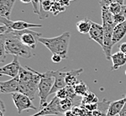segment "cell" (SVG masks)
<instances>
[{
    "label": "cell",
    "instance_id": "1",
    "mask_svg": "<svg viewBox=\"0 0 126 116\" xmlns=\"http://www.w3.org/2000/svg\"><path fill=\"white\" fill-rule=\"evenodd\" d=\"M20 87L19 93L26 95L32 100L39 95V85L40 82V77L34 72L33 69L27 67H21L19 75Z\"/></svg>",
    "mask_w": 126,
    "mask_h": 116
},
{
    "label": "cell",
    "instance_id": "2",
    "mask_svg": "<svg viewBox=\"0 0 126 116\" xmlns=\"http://www.w3.org/2000/svg\"><path fill=\"white\" fill-rule=\"evenodd\" d=\"M0 42H2L5 46L6 55H12L14 56L30 59L35 56L33 49L22 44L18 38L13 33L12 30L8 33L0 35Z\"/></svg>",
    "mask_w": 126,
    "mask_h": 116
},
{
    "label": "cell",
    "instance_id": "3",
    "mask_svg": "<svg viewBox=\"0 0 126 116\" xmlns=\"http://www.w3.org/2000/svg\"><path fill=\"white\" fill-rule=\"evenodd\" d=\"M102 26L104 28V46L102 49L104 51L107 60H111L112 47H113V32L115 27L114 22V15L112 14L107 7H101Z\"/></svg>",
    "mask_w": 126,
    "mask_h": 116
},
{
    "label": "cell",
    "instance_id": "4",
    "mask_svg": "<svg viewBox=\"0 0 126 116\" xmlns=\"http://www.w3.org/2000/svg\"><path fill=\"white\" fill-rule=\"evenodd\" d=\"M70 38L71 33L67 31L61 34L58 37H55V38H42L40 37L38 39V40L39 42L43 44L50 52L59 55L63 57V59H65L68 53Z\"/></svg>",
    "mask_w": 126,
    "mask_h": 116
},
{
    "label": "cell",
    "instance_id": "5",
    "mask_svg": "<svg viewBox=\"0 0 126 116\" xmlns=\"http://www.w3.org/2000/svg\"><path fill=\"white\" fill-rule=\"evenodd\" d=\"M40 77V82L39 85V97L40 98L39 102V110L46 106L47 104V97L50 95V91L55 83V78L52 74V71L47 72H39L34 71Z\"/></svg>",
    "mask_w": 126,
    "mask_h": 116
},
{
    "label": "cell",
    "instance_id": "6",
    "mask_svg": "<svg viewBox=\"0 0 126 116\" xmlns=\"http://www.w3.org/2000/svg\"><path fill=\"white\" fill-rule=\"evenodd\" d=\"M12 32L21 40L22 44L29 46L30 48L35 49L37 46V41H39L38 39L42 37V34L39 32L34 31L32 29H24V30H14Z\"/></svg>",
    "mask_w": 126,
    "mask_h": 116
},
{
    "label": "cell",
    "instance_id": "7",
    "mask_svg": "<svg viewBox=\"0 0 126 116\" xmlns=\"http://www.w3.org/2000/svg\"><path fill=\"white\" fill-rule=\"evenodd\" d=\"M12 97L14 104L17 108L18 114H22V112L29 110V109H32V110L37 109L36 106H34L32 104V100L28 96L22 93H19V92L14 93L12 94Z\"/></svg>",
    "mask_w": 126,
    "mask_h": 116
},
{
    "label": "cell",
    "instance_id": "8",
    "mask_svg": "<svg viewBox=\"0 0 126 116\" xmlns=\"http://www.w3.org/2000/svg\"><path fill=\"white\" fill-rule=\"evenodd\" d=\"M62 114H64V113L61 109L60 99H59L58 97H55L49 104H47L44 108L40 109L39 113H37L36 114H33L32 116H45V115L60 116Z\"/></svg>",
    "mask_w": 126,
    "mask_h": 116
},
{
    "label": "cell",
    "instance_id": "9",
    "mask_svg": "<svg viewBox=\"0 0 126 116\" xmlns=\"http://www.w3.org/2000/svg\"><path fill=\"white\" fill-rule=\"evenodd\" d=\"M0 22L2 24L6 25L14 30H24V29H31L32 28H42L41 24H34V23L26 22L24 21H11L10 19L5 17H0Z\"/></svg>",
    "mask_w": 126,
    "mask_h": 116
},
{
    "label": "cell",
    "instance_id": "10",
    "mask_svg": "<svg viewBox=\"0 0 126 116\" xmlns=\"http://www.w3.org/2000/svg\"><path fill=\"white\" fill-rule=\"evenodd\" d=\"M21 67L22 66L19 63L18 56H15L11 63L0 68V75H6L8 77L15 78L19 75Z\"/></svg>",
    "mask_w": 126,
    "mask_h": 116
},
{
    "label": "cell",
    "instance_id": "11",
    "mask_svg": "<svg viewBox=\"0 0 126 116\" xmlns=\"http://www.w3.org/2000/svg\"><path fill=\"white\" fill-rule=\"evenodd\" d=\"M20 80L19 77L12 78L7 81L0 82V92L2 94H14L19 92Z\"/></svg>",
    "mask_w": 126,
    "mask_h": 116
},
{
    "label": "cell",
    "instance_id": "12",
    "mask_svg": "<svg viewBox=\"0 0 126 116\" xmlns=\"http://www.w3.org/2000/svg\"><path fill=\"white\" fill-rule=\"evenodd\" d=\"M89 35L90 39L97 42L101 47L104 46V28L102 25L92 22V27Z\"/></svg>",
    "mask_w": 126,
    "mask_h": 116
},
{
    "label": "cell",
    "instance_id": "13",
    "mask_svg": "<svg viewBox=\"0 0 126 116\" xmlns=\"http://www.w3.org/2000/svg\"><path fill=\"white\" fill-rule=\"evenodd\" d=\"M52 74L55 78V83L50 91V95L56 93L59 89H62L65 87L67 85L65 82V76L66 72L63 71H52Z\"/></svg>",
    "mask_w": 126,
    "mask_h": 116
},
{
    "label": "cell",
    "instance_id": "14",
    "mask_svg": "<svg viewBox=\"0 0 126 116\" xmlns=\"http://www.w3.org/2000/svg\"><path fill=\"white\" fill-rule=\"evenodd\" d=\"M126 103V97H124L122 99L116 100V101L110 102L107 107V116H117L120 114L122 109L124 108V104Z\"/></svg>",
    "mask_w": 126,
    "mask_h": 116
},
{
    "label": "cell",
    "instance_id": "15",
    "mask_svg": "<svg viewBox=\"0 0 126 116\" xmlns=\"http://www.w3.org/2000/svg\"><path fill=\"white\" fill-rule=\"evenodd\" d=\"M17 0H0V16L10 19V15Z\"/></svg>",
    "mask_w": 126,
    "mask_h": 116
},
{
    "label": "cell",
    "instance_id": "16",
    "mask_svg": "<svg viewBox=\"0 0 126 116\" xmlns=\"http://www.w3.org/2000/svg\"><path fill=\"white\" fill-rule=\"evenodd\" d=\"M126 35V22L116 24L113 32V45L120 42Z\"/></svg>",
    "mask_w": 126,
    "mask_h": 116
},
{
    "label": "cell",
    "instance_id": "17",
    "mask_svg": "<svg viewBox=\"0 0 126 116\" xmlns=\"http://www.w3.org/2000/svg\"><path fill=\"white\" fill-rule=\"evenodd\" d=\"M111 60L113 62V66L111 68V71L118 70L119 68L124 66L126 63V56L125 54L122 53V52H116L112 55Z\"/></svg>",
    "mask_w": 126,
    "mask_h": 116
},
{
    "label": "cell",
    "instance_id": "18",
    "mask_svg": "<svg viewBox=\"0 0 126 116\" xmlns=\"http://www.w3.org/2000/svg\"><path fill=\"white\" fill-rule=\"evenodd\" d=\"M82 69H79V70H73L71 72H66V76H65V82L67 86H71V87H74L79 80H77V76L80 74V72H82Z\"/></svg>",
    "mask_w": 126,
    "mask_h": 116
},
{
    "label": "cell",
    "instance_id": "19",
    "mask_svg": "<svg viewBox=\"0 0 126 116\" xmlns=\"http://www.w3.org/2000/svg\"><path fill=\"white\" fill-rule=\"evenodd\" d=\"M77 30L81 34H87L90 33L91 27H92V22L89 18H84L80 20L76 23Z\"/></svg>",
    "mask_w": 126,
    "mask_h": 116
},
{
    "label": "cell",
    "instance_id": "20",
    "mask_svg": "<svg viewBox=\"0 0 126 116\" xmlns=\"http://www.w3.org/2000/svg\"><path fill=\"white\" fill-rule=\"evenodd\" d=\"M74 91L76 93V96L80 97H85L89 93V88L86 83L83 81H79L77 84L74 86Z\"/></svg>",
    "mask_w": 126,
    "mask_h": 116
},
{
    "label": "cell",
    "instance_id": "21",
    "mask_svg": "<svg viewBox=\"0 0 126 116\" xmlns=\"http://www.w3.org/2000/svg\"><path fill=\"white\" fill-rule=\"evenodd\" d=\"M72 105H73V99H71V98H65V99L60 100V106L63 113L71 110Z\"/></svg>",
    "mask_w": 126,
    "mask_h": 116
},
{
    "label": "cell",
    "instance_id": "22",
    "mask_svg": "<svg viewBox=\"0 0 126 116\" xmlns=\"http://www.w3.org/2000/svg\"><path fill=\"white\" fill-rule=\"evenodd\" d=\"M122 9H123V5L119 4L117 2H113L112 4H110V5L108 6V10L110 11L112 14H117L119 13L122 12Z\"/></svg>",
    "mask_w": 126,
    "mask_h": 116
},
{
    "label": "cell",
    "instance_id": "23",
    "mask_svg": "<svg viewBox=\"0 0 126 116\" xmlns=\"http://www.w3.org/2000/svg\"><path fill=\"white\" fill-rule=\"evenodd\" d=\"M83 97H84V98H83V102H84V103L86 102V104H97V101H98L97 96H96L94 93L90 92V91H89V93Z\"/></svg>",
    "mask_w": 126,
    "mask_h": 116
},
{
    "label": "cell",
    "instance_id": "24",
    "mask_svg": "<svg viewBox=\"0 0 126 116\" xmlns=\"http://www.w3.org/2000/svg\"><path fill=\"white\" fill-rule=\"evenodd\" d=\"M63 11H65V6H63V5H62L61 4H59L56 0V2L54 3L53 6H52L51 13H52L54 15H56V14H58L59 13L63 12Z\"/></svg>",
    "mask_w": 126,
    "mask_h": 116
},
{
    "label": "cell",
    "instance_id": "25",
    "mask_svg": "<svg viewBox=\"0 0 126 116\" xmlns=\"http://www.w3.org/2000/svg\"><path fill=\"white\" fill-rule=\"evenodd\" d=\"M56 97H58L60 100L65 99V98H69V94H68V89L67 86L65 87H63L62 89H59L58 91L56 93Z\"/></svg>",
    "mask_w": 126,
    "mask_h": 116
},
{
    "label": "cell",
    "instance_id": "26",
    "mask_svg": "<svg viewBox=\"0 0 126 116\" xmlns=\"http://www.w3.org/2000/svg\"><path fill=\"white\" fill-rule=\"evenodd\" d=\"M124 22H126V18L122 12L114 15V22L115 24H120V23H123Z\"/></svg>",
    "mask_w": 126,
    "mask_h": 116
},
{
    "label": "cell",
    "instance_id": "27",
    "mask_svg": "<svg viewBox=\"0 0 126 116\" xmlns=\"http://www.w3.org/2000/svg\"><path fill=\"white\" fill-rule=\"evenodd\" d=\"M32 5H33L34 14H36L39 16V14H40V2H39V0H35L32 3Z\"/></svg>",
    "mask_w": 126,
    "mask_h": 116
},
{
    "label": "cell",
    "instance_id": "28",
    "mask_svg": "<svg viewBox=\"0 0 126 116\" xmlns=\"http://www.w3.org/2000/svg\"><path fill=\"white\" fill-rule=\"evenodd\" d=\"M114 2V0H100L99 1V5L100 7H107L110 5V4Z\"/></svg>",
    "mask_w": 126,
    "mask_h": 116
},
{
    "label": "cell",
    "instance_id": "29",
    "mask_svg": "<svg viewBox=\"0 0 126 116\" xmlns=\"http://www.w3.org/2000/svg\"><path fill=\"white\" fill-rule=\"evenodd\" d=\"M51 60H52V62L53 63H60L61 61L63 60V57L61 56H59V55H56V54H53L52 55V57H51Z\"/></svg>",
    "mask_w": 126,
    "mask_h": 116
},
{
    "label": "cell",
    "instance_id": "30",
    "mask_svg": "<svg viewBox=\"0 0 126 116\" xmlns=\"http://www.w3.org/2000/svg\"><path fill=\"white\" fill-rule=\"evenodd\" d=\"M85 107L90 111H96V109L97 108V104H87Z\"/></svg>",
    "mask_w": 126,
    "mask_h": 116
},
{
    "label": "cell",
    "instance_id": "31",
    "mask_svg": "<svg viewBox=\"0 0 126 116\" xmlns=\"http://www.w3.org/2000/svg\"><path fill=\"white\" fill-rule=\"evenodd\" d=\"M56 1H57L59 4H61L62 5L65 6V7L70 5V2H71V0H56Z\"/></svg>",
    "mask_w": 126,
    "mask_h": 116
},
{
    "label": "cell",
    "instance_id": "32",
    "mask_svg": "<svg viewBox=\"0 0 126 116\" xmlns=\"http://www.w3.org/2000/svg\"><path fill=\"white\" fill-rule=\"evenodd\" d=\"M119 50L120 52L124 54H126V42H124V43H122L120 46H119Z\"/></svg>",
    "mask_w": 126,
    "mask_h": 116
},
{
    "label": "cell",
    "instance_id": "33",
    "mask_svg": "<svg viewBox=\"0 0 126 116\" xmlns=\"http://www.w3.org/2000/svg\"><path fill=\"white\" fill-rule=\"evenodd\" d=\"M63 116H77V114H74V111H73H73H72V110H69V111L64 113Z\"/></svg>",
    "mask_w": 126,
    "mask_h": 116
},
{
    "label": "cell",
    "instance_id": "34",
    "mask_svg": "<svg viewBox=\"0 0 126 116\" xmlns=\"http://www.w3.org/2000/svg\"><path fill=\"white\" fill-rule=\"evenodd\" d=\"M92 116H107V114H103V113H100L99 111H94L93 112V114H92Z\"/></svg>",
    "mask_w": 126,
    "mask_h": 116
},
{
    "label": "cell",
    "instance_id": "35",
    "mask_svg": "<svg viewBox=\"0 0 126 116\" xmlns=\"http://www.w3.org/2000/svg\"><path fill=\"white\" fill-rule=\"evenodd\" d=\"M119 116H126V103L125 104H124V108L122 109L121 113H120V114H119Z\"/></svg>",
    "mask_w": 126,
    "mask_h": 116
},
{
    "label": "cell",
    "instance_id": "36",
    "mask_svg": "<svg viewBox=\"0 0 126 116\" xmlns=\"http://www.w3.org/2000/svg\"><path fill=\"white\" fill-rule=\"evenodd\" d=\"M20 1L23 4H29V3H33L35 0H20Z\"/></svg>",
    "mask_w": 126,
    "mask_h": 116
},
{
    "label": "cell",
    "instance_id": "37",
    "mask_svg": "<svg viewBox=\"0 0 126 116\" xmlns=\"http://www.w3.org/2000/svg\"><path fill=\"white\" fill-rule=\"evenodd\" d=\"M122 13L124 14V16H125L126 18V5H123V9H122Z\"/></svg>",
    "mask_w": 126,
    "mask_h": 116
},
{
    "label": "cell",
    "instance_id": "38",
    "mask_svg": "<svg viewBox=\"0 0 126 116\" xmlns=\"http://www.w3.org/2000/svg\"><path fill=\"white\" fill-rule=\"evenodd\" d=\"M114 2H117V3H119V4H121V5H124V0H114Z\"/></svg>",
    "mask_w": 126,
    "mask_h": 116
},
{
    "label": "cell",
    "instance_id": "39",
    "mask_svg": "<svg viewBox=\"0 0 126 116\" xmlns=\"http://www.w3.org/2000/svg\"><path fill=\"white\" fill-rule=\"evenodd\" d=\"M125 75H126V70H125Z\"/></svg>",
    "mask_w": 126,
    "mask_h": 116
},
{
    "label": "cell",
    "instance_id": "40",
    "mask_svg": "<svg viewBox=\"0 0 126 116\" xmlns=\"http://www.w3.org/2000/svg\"><path fill=\"white\" fill-rule=\"evenodd\" d=\"M71 1H74V0H71Z\"/></svg>",
    "mask_w": 126,
    "mask_h": 116
},
{
    "label": "cell",
    "instance_id": "41",
    "mask_svg": "<svg viewBox=\"0 0 126 116\" xmlns=\"http://www.w3.org/2000/svg\"><path fill=\"white\" fill-rule=\"evenodd\" d=\"M125 56H126V54H125Z\"/></svg>",
    "mask_w": 126,
    "mask_h": 116
},
{
    "label": "cell",
    "instance_id": "42",
    "mask_svg": "<svg viewBox=\"0 0 126 116\" xmlns=\"http://www.w3.org/2000/svg\"><path fill=\"white\" fill-rule=\"evenodd\" d=\"M125 97H126V95H125Z\"/></svg>",
    "mask_w": 126,
    "mask_h": 116
}]
</instances>
